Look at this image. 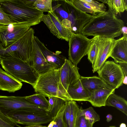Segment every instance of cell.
<instances>
[{"label":"cell","mask_w":127,"mask_h":127,"mask_svg":"<svg viewBox=\"0 0 127 127\" xmlns=\"http://www.w3.org/2000/svg\"><path fill=\"white\" fill-rule=\"evenodd\" d=\"M124 23L109 9L105 12L93 15L83 27L81 33L87 36H99L114 38L122 34V28Z\"/></svg>","instance_id":"cell-1"},{"label":"cell","mask_w":127,"mask_h":127,"mask_svg":"<svg viewBox=\"0 0 127 127\" xmlns=\"http://www.w3.org/2000/svg\"><path fill=\"white\" fill-rule=\"evenodd\" d=\"M34 1L0 0V6L13 23H25L31 27L39 24L43 14L34 7Z\"/></svg>","instance_id":"cell-2"},{"label":"cell","mask_w":127,"mask_h":127,"mask_svg":"<svg viewBox=\"0 0 127 127\" xmlns=\"http://www.w3.org/2000/svg\"><path fill=\"white\" fill-rule=\"evenodd\" d=\"M53 12L62 25L71 32L79 34L92 15L78 9L68 0H52Z\"/></svg>","instance_id":"cell-3"},{"label":"cell","mask_w":127,"mask_h":127,"mask_svg":"<svg viewBox=\"0 0 127 127\" xmlns=\"http://www.w3.org/2000/svg\"><path fill=\"white\" fill-rule=\"evenodd\" d=\"M33 87L36 92L45 97L56 96L66 101H72L61 83L60 69H53L39 75Z\"/></svg>","instance_id":"cell-4"},{"label":"cell","mask_w":127,"mask_h":127,"mask_svg":"<svg viewBox=\"0 0 127 127\" xmlns=\"http://www.w3.org/2000/svg\"><path fill=\"white\" fill-rule=\"evenodd\" d=\"M0 63L3 69L14 78L32 87L35 84L39 75L29 64L19 59L2 58L0 59Z\"/></svg>","instance_id":"cell-5"},{"label":"cell","mask_w":127,"mask_h":127,"mask_svg":"<svg viewBox=\"0 0 127 127\" xmlns=\"http://www.w3.org/2000/svg\"><path fill=\"white\" fill-rule=\"evenodd\" d=\"M34 32L30 28L20 39L7 48L0 49V59L13 58L31 65L32 56V40Z\"/></svg>","instance_id":"cell-6"},{"label":"cell","mask_w":127,"mask_h":127,"mask_svg":"<svg viewBox=\"0 0 127 127\" xmlns=\"http://www.w3.org/2000/svg\"><path fill=\"white\" fill-rule=\"evenodd\" d=\"M0 109L9 117L24 112L48 114V112L28 101L25 96L0 95Z\"/></svg>","instance_id":"cell-7"},{"label":"cell","mask_w":127,"mask_h":127,"mask_svg":"<svg viewBox=\"0 0 127 127\" xmlns=\"http://www.w3.org/2000/svg\"><path fill=\"white\" fill-rule=\"evenodd\" d=\"M92 40L81 33H71L68 41V58L74 65L77 66L82 58L87 55Z\"/></svg>","instance_id":"cell-8"},{"label":"cell","mask_w":127,"mask_h":127,"mask_svg":"<svg viewBox=\"0 0 127 127\" xmlns=\"http://www.w3.org/2000/svg\"><path fill=\"white\" fill-rule=\"evenodd\" d=\"M28 24L15 23L0 25V49L9 47L22 37L30 28Z\"/></svg>","instance_id":"cell-9"},{"label":"cell","mask_w":127,"mask_h":127,"mask_svg":"<svg viewBox=\"0 0 127 127\" xmlns=\"http://www.w3.org/2000/svg\"><path fill=\"white\" fill-rule=\"evenodd\" d=\"M97 72L98 77L115 89L123 84L125 77L122 68L113 61H106Z\"/></svg>","instance_id":"cell-10"},{"label":"cell","mask_w":127,"mask_h":127,"mask_svg":"<svg viewBox=\"0 0 127 127\" xmlns=\"http://www.w3.org/2000/svg\"><path fill=\"white\" fill-rule=\"evenodd\" d=\"M41 21L57 38L68 41L71 32L62 25L53 12H48L47 14H43L41 19Z\"/></svg>","instance_id":"cell-11"},{"label":"cell","mask_w":127,"mask_h":127,"mask_svg":"<svg viewBox=\"0 0 127 127\" xmlns=\"http://www.w3.org/2000/svg\"><path fill=\"white\" fill-rule=\"evenodd\" d=\"M116 39L97 36L98 51L96 59L93 69L97 71L102 66L110 55Z\"/></svg>","instance_id":"cell-12"},{"label":"cell","mask_w":127,"mask_h":127,"mask_svg":"<svg viewBox=\"0 0 127 127\" xmlns=\"http://www.w3.org/2000/svg\"><path fill=\"white\" fill-rule=\"evenodd\" d=\"M9 117L17 124H21L27 126L48 123L53 120L48 114L32 112H20Z\"/></svg>","instance_id":"cell-13"},{"label":"cell","mask_w":127,"mask_h":127,"mask_svg":"<svg viewBox=\"0 0 127 127\" xmlns=\"http://www.w3.org/2000/svg\"><path fill=\"white\" fill-rule=\"evenodd\" d=\"M78 68L66 59L60 68V77L61 83L67 91L68 87L77 82L81 76Z\"/></svg>","instance_id":"cell-14"},{"label":"cell","mask_w":127,"mask_h":127,"mask_svg":"<svg viewBox=\"0 0 127 127\" xmlns=\"http://www.w3.org/2000/svg\"><path fill=\"white\" fill-rule=\"evenodd\" d=\"M32 56L31 65L39 75L44 74L55 67L48 63L42 53L34 37L32 40Z\"/></svg>","instance_id":"cell-15"},{"label":"cell","mask_w":127,"mask_h":127,"mask_svg":"<svg viewBox=\"0 0 127 127\" xmlns=\"http://www.w3.org/2000/svg\"><path fill=\"white\" fill-rule=\"evenodd\" d=\"M34 38L47 61L54 66L55 69H60L67 59L60 55L61 52L59 51H56L55 53L52 52L45 46L37 37L34 35Z\"/></svg>","instance_id":"cell-16"},{"label":"cell","mask_w":127,"mask_h":127,"mask_svg":"<svg viewBox=\"0 0 127 127\" xmlns=\"http://www.w3.org/2000/svg\"><path fill=\"white\" fill-rule=\"evenodd\" d=\"M115 89L106 83L90 93L87 101L96 107L105 106L106 101L109 96L114 93Z\"/></svg>","instance_id":"cell-17"},{"label":"cell","mask_w":127,"mask_h":127,"mask_svg":"<svg viewBox=\"0 0 127 127\" xmlns=\"http://www.w3.org/2000/svg\"><path fill=\"white\" fill-rule=\"evenodd\" d=\"M110 57L116 63H127V36L123 35L116 40Z\"/></svg>","instance_id":"cell-18"},{"label":"cell","mask_w":127,"mask_h":127,"mask_svg":"<svg viewBox=\"0 0 127 127\" xmlns=\"http://www.w3.org/2000/svg\"><path fill=\"white\" fill-rule=\"evenodd\" d=\"M22 83L0 67V90L14 93L20 89Z\"/></svg>","instance_id":"cell-19"},{"label":"cell","mask_w":127,"mask_h":127,"mask_svg":"<svg viewBox=\"0 0 127 127\" xmlns=\"http://www.w3.org/2000/svg\"><path fill=\"white\" fill-rule=\"evenodd\" d=\"M72 100L87 101L90 93L82 86L80 79L77 82L69 86L67 91Z\"/></svg>","instance_id":"cell-20"},{"label":"cell","mask_w":127,"mask_h":127,"mask_svg":"<svg viewBox=\"0 0 127 127\" xmlns=\"http://www.w3.org/2000/svg\"><path fill=\"white\" fill-rule=\"evenodd\" d=\"M80 79L83 87L90 93L106 84L101 78L96 76L88 77L81 76Z\"/></svg>","instance_id":"cell-21"},{"label":"cell","mask_w":127,"mask_h":127,"mask_svg":"<svg viewBox=\"0 0 127 127\" xmlns=\"http://www.w3.org/2000/svg\"><path fill=\"white\" fill-rule=\"evenodd\" d=\"M106 106L114 107L127 115V101L114 93L108 97L106 102Z\"/></svg>","instance_id":"cell-22"},{"label":"cell","mask_w":127,"mask_h":127,"mask_svg":"<svg viewBox=\"0 0 127 127\" xmlns=\"http://www.w3.org/2000/svg\"><path fill=\"white\" fill-rule=\"evenodd\" d=\"M107 4L109 9L116 16L127 10V0H98Z\"/></svg>","instance_id":"cell-23"},{"label":"cell","mask_w":127,"mask_h":127,"mask_svg":"<svg viewBox=\"0 0 127 127\" xmlns=\"http://www.w3.org/2000/svg\"><path fill=\"white\" fill-rule=\"evenodd\" d=\"M74 6L84 12L95 15L102 13L84 0H68Z\"/></svg>","instance_id":"cell-24"},{"label":"cell","mask_w":127,"mask_h":127,"mask_svg":"<svg viewBox=\"0 0 127 127\" xmlns=\"http://www.w3.org/2000/svg\"><path fill=\"white\" fill-rule=\"evenodd\" d=\"M26 98L32 104L45 110L48 112L50 110L48 100L43 95L37 93L25 96Z\"/></svg>","instance_id":"cell-25"},{"label":"cell","mask_w":127,"mask_h":127,"mask_svg":"<svg viewBox=\"0 0 127 127\" xmlns=\"http://www.w3.org/2000/svg\"><path fill=\"white\" fill-rule=\"evenodd\" d=\"M48 98L50 110L48 112V114L53 119L61 108L65 104L66 101L56 96H50Z\"/></svg>","instance_id":"cell-26"},{"label":"cell","mask_w":127,"mask_h":127,"mask_svg":"<svg viewBox=\"0 0 127 127\" xmlns=\"http://www.w3.org/2000/svg\"><path fill=\"white\" fill-rule=\"evenodd\" d=\"M78 114L80 115H84L85 118L93 126L94 123L100 120L99 115L92 107L85 109L81 108H79Z\"/></svg>","instance_id":"cell-27"},{"label":"cell","mask_w":127,"mask_h":127,"mask_svg":"<svg viewBox=\"0 0 127 127\" xmlns=\"http://www.w3.org/2000/svg\"><path fill=\"white\" fill-rule=\"evenodd\" d=\"M97 37V36H96L92 38V42L87 54L88 59L92 63L93 68L94 66L98 53Z\"/></svg>","instance_id":"cell-28"},{"label":"cell","mask_w":127,"mask_h":127,"mask_svg":"<svg viewBox=\"0 0 127 127\" xmlns=\"http://www.w3.org/2000/svg\"><path fill=\"white\" fill-rule=\"evenodd\" d=\"M52 0H34L33 3L34 7L37 10L43 12H53Z\"/></svg>","instance_id":"cell-29"},{"label":"cell","mask_w":127,"mask_h":127,"mask_svg":"<svg viewBox=\"0 0 127 127\" xmlns=\"http://www.w3.org/2000/svg\"><path fill=\"white\" fill-rule=\"evenodd\" d=\"M70 114L69 127H75L78 111L79 108L74 101H70Z\"/></svg>","instance_id":"cell-30"},{"label":"cell","mask_w":127,"mask_h":127,"mask_svg":"<svg viewBox=\"0 0 127 127\" xmlns=\"http://www.w3.org/2000/svg\"><path fill=\"white\" fill-rule=\"evenodd\" d=\"M65 104L61 108L56 116L53 119L55 122L52 127H67L65 121L64 112Z\"/></svg>","instance_id":"cell-31"},{"label":"cell","mask_w":127,"mask_h":127,"mask_svg":"<svg viewBox=\"0 0 127 127\" xmlns=\"http://www.w3.org/2000/svg\"><path fill=\"white\" fill-rule=\"evenodd\" d=\"M17 125L11 118L3 114L0 109V127H15Z\"/></svg>","instance_id":"cell-32"},{"label":"cell","mask_w":127,"mask_h":127,"mask_svg":"<svg viewBox=\"0 0 127 127\" xmlns=\"http://www.w3.org/2000/svg\"><path fill=\"white\" fill-rule=\"evenodd\" d=\"M75 127H93L84 115L78 114L77 115Z\"/></svg>","instance_id":"cell-33"},{"label":"cell","mask_w":127,"mask_h":127,"mask_svg":"<svg viewBox=\"0 0 127 127\" xmlns=\"http://www.w3.org/2000/svg\"><path fill=\"white\" fill-rule=\"evenodd\" d=\"M70 101H66L64 112V118L67 127H69V119L70 114Z\"/></svg>","instance_id":"cell-34"},{"label":"cell","mask_w":127,"mask_h":127,"mask_svg":"<svg viewBox=\"0 0 127 127\" xmlns=\"http://www.w3.org/2000/svg\"><path fill=\"white\" fill-rule=\"evenodd\" d=\"M12 23L7 15L0 6V25H7Z\"/></svg>","instance_id":"cell-35"},{"label":"cell","mask_w":127,"mask_h":127,"mask_svg":"<svg viewBox=\"0 0 127 127\" xmlns=\"http://www.w3.org/2000/svg\"><path fill=\"white\" fill-rule=\"evenodd\" d=\"M125 76V78H127V63H123L119 64Z\"/></svg>","instance_id":"cell-36"},{"label":"cell","mask_w":127,"mask_h":127,"mask_svg":"<svg viewBox=\"0 0 127 127\" xmlns=\"http://www.w3.org/2000/svg\"><path fill=\"white\" fill-rule=\"evenodd\" d=\"M121 31L123 35L127 36V27L124 26L122 29Z\"/></svg>","instance_id":"cell-37"},{"label":"cell","mask_w":127,"mask_h":127,"mask_svg":"<svg viewBox=\"0 0 127 127\" xmlns=\"http://www.w3.org/2000/svg\"><path fill=\"white\" fill-rule=\"evenodd\" d=\"M106 121L108 122H110L112 119V116L110 114H107L106 117Z\"/></svg>","instance_id":"cell-38"},{"label":"cell","mask_w":127,"mask_h":127,"mask_svg":"<svg viewBox=\"0 0 127 127\" xmlns=\"http://www.w3.org/2000/svg\"><path fill=\"white\" fill-rule=\"evenodd\" d=\"M55 123L54 121L52 120L51 121L47 127H52Z\"/></svg>","instance_id":"cell-39"},{"label":"cell","mask_w":127,"mask_h":127,"mask_svg":"<svg viewBox=\"0 0 127 127\" xmlns=\"http://www.w3.org/2000/svg\"><path fill=\"white\" fill-rule=\"evenodd\" d=\"M41 125H34L27 126L24 127H38Z\"/></svg>","instance_id":"cell-40"},{"label":"cell","mask_w":127,"mask_h":127,"mask_svg":"<svg viewBox=\"0 0 127 127\" xmlns=\"http://www.w3.org/2000/svg\"><path fill=\"white\" fill-rule=\"evenodd\" d=\"M120 127H127L126 125L124 123H121L120 126Z\"/></svg>","instance_id":"cell-41"},{"label":"cell","mask_w":127,"mask_h":127,"mask_svg":"<svg viewBox=\"0 0 127 127\" xmlns=\"http://www.w3.org/2000/svg\"><path fill=\"white\" fill-rule=\"evenodd\" d=\"M38 127H47L46 126H43L41 125V126Z\"/></svg>","instance_id":"cell-42"},{"label":"cell","mask_w":127,"mask_h":127,"mask_svg":"<svg viewBox=\"0 0 127 127\" xmlns=\"http://www.w3.org/2000/svg\"><path fill=\"white\" fill-rule=\"evenodd\" d=\"M109 127H116L115 126H111Z\"/></svg>","instance_id":"cell-43"}]
</instances>
